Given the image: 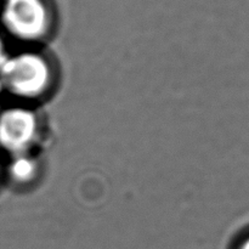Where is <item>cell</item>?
I'll return each instance as SVG.
<instances>
[{"instance_id": "cell-4", "label": "cell", "mask_w": 249, "mask_h": 249, "mask_svg": "<svg viewBox=\"0 0 249 249\" xmlns=\"http://www.w3.org/2000/svg\"><path fill=\"white\" fill-rule=\"evenodd\" d=\"M40 173V165L32 152L10 156L4 165V175L17 186H27L34 182Z\"/></svg>"}, {"instance_id": "cell-7", "label": "cell", "mask_w": 249, "mask_h": 249, "mask_svg": "<svg viewBox=\"0 0 249 249\" xmlns=\"http://www.w3.org/2000/svg\"><path fill=\"white\" fill-rule=\"evenodd\" d=\"M5 95V92H4V89H2V85H1V83H0V105H1V99H2V96H4ZM1 107V106H0Z\"/></svg>"}, {"instance_id": "cell-5", "label": "cell", "mask_w": 249, "mask_h": 249, "mask_svg": "<svg viewBox=\"0 0 249 249\" xmlns=\"http://www.w3.org/2000/svg\"><path fill=\"white\" fill-rule=\"evenodd\" d=\"M11 51L9 50V46H7L6 43V36L5 34L0 31V66L4 63V61L6 60L7 56L10 55Z\"/></svg>"}, {"instance_id": "cell-3", "label": "cell", "mask_w": 249, "mask_h": 249, "mask_svg": "<svg viewBox=\"0 0 249 249\" xmlns=\"http://www.w3.org/2000/svg\"><path fill=\"white\" fill-rule=\"evenodd\" d=\"M40 135V119L29 105L0 107V151L7 156L32 152Z\"/></svg>"}, {"instance_id": "cell-2", "label": "cell", "mask_w": 249, "mask_h": 249, "mask_svg": "<svg viewBox=\"0 0 249 249\" xmlns=\"http://www.w3.org/2000/svg\"><path fill=\"white\" fill-rule=\"evenodd\" d=\"M55 15L49 0H1L0 31L23 44L41 43L53 33Z\"/></svg>"}, {"instance_id": "cell-1", "label": "cell", "mask_w": 249, "mask_h": 249, "mask_svg": "<svg viewBox=\"0 0 249 249\" xmlns=\"http://www.w3.org/2000/svg\"><path fill=\"white\" fill-rule=\"evenodd\" d=\"M55 78L53 62L38 50L10 53L0 66V83L5 95L19 104L29 105L45 97L53 89Z\"/></svg>"}, {"instance_id": "cell-8", "label": "cell", "mask_w": 249, "mask_h": 249, "mask_svg": "<svg viewBox=\"0 0 249 249\" xmlns=\"http://www.w3.org/2000/svg\"><path fill=\"white\" fill-rule=\"evenodd\" d=\"M2 175H4V165H2L1 162H0V180H1Z\"/></svg>"}, {"instance_id": "cell-6", "label": "cell", "mask_w": 249, "mask_h": 249, "mask_svg": "<svg viewBox=\"0 0 249 249\" xmlns=\"http://www.w3.org/2000/svg\"><path fill=\"white\" fill-rule=\"evenodd\" d=\"M236 249H249V236H247L246 238H243Z\"/></svg>"}]
</instances>
